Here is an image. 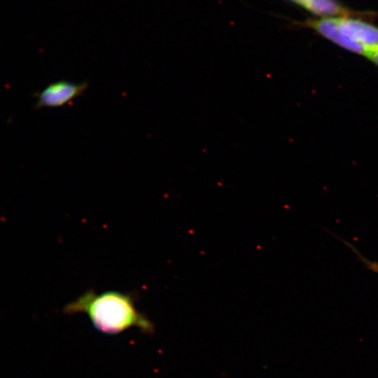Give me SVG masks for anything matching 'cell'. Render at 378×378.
Wrapping results in <instances>:
<instances>
[{
  "mask_svg": "<svg viewBox=\"0 0 378 378\" xmlns=\"http://www.w3.org/2000/svg\"><path fill=\"white\" fill-rule=\"evenodd\" d=\"M88 87V83L86 81L75 83L66 80H60L52 83L42 91L33 94L37 98L34 108L62 106L83 95Z\"/></svg>",
  "mask_w": 378,
  "mask_h": 378,
  "instance_id": "3957f363",
  "label": "cell"
},
{
  "mask_svg": "<svg viewBox=\"0 0 378 378\" xmlns=\"http://www.w3.org/2000/svg\"><path fill=\"white\" fill-rule=\"evenodd\" d=\"M334 236L337 237L345 245L349 246L351 249V251H354L356 254L360 261L364 265V266L367 269L378 274V262L373 261L367 258L354 245L346 241L344 239L337 237V235H334Z\"/></svg>",
  "mask_w": 378,
  "mask_h": 378,
  "instance_id": "5b68a950",
  "label": "cell"
},
{
  "mask_svg": "<svg viewBox=\"0 0 378 378\" xmlns=\"http://www.w3.org/2000/svg\"><path fill=\"white\" fill-rule=\"evenodd\" d=\"M340 32L354 46V53L365 57L378 48V27L355 17H335Z\"/></svg>",
  "mask_w": 378,
  "mask_h": 378,
  "instance_id": "7a4b0ae2",
  "label": "cell"
},
{
  "mask_svg": "<svg viewBox=\"0 0 378 378\" xmlns=\"http://www.w3.org/2000/svg\"><path fill=\"white\" fill-rule=\"evenodd\" d=\"M307 10L318 15L323 10L328 0H288Z\"/></svg>",
  "mask_w": 378,
  "mask_h": 378,
  "instance_id": "277c9868",
  "label": "cell"
},
{
  "mask_svg": "<svg viewBox=\"0 0 378 378\" xmlns=\"http://www.w3.org/2000/svg\"><path fill=\"white\" fill-rule=\"evenodd\" d=\"M365 57L376 66H378V48L369 52Z\"/></svg>",
  "mask_w": 378,
  "mask_h": 378,
  "instance_id": "8992f818",
  "label": "cell"
},
{
  "mask_svg": "<svg viewBox=\"0 0 378 378\" xmlns=\"http://www.w3.org/2000/svg\"><path fill=\"white\" fill-rule=\"evenodd\" d=\"M135 301L133 293L88 290L65 305L63 311L67 314H85L94 327L106 335H118L131 328L152 332V322L138 310Z\"/></svg>",
  "mask_w": 378,
  "mask_h": 378,
  "instance_id": "6da1fadb",
  "label": "cell"
}]
</instances>
